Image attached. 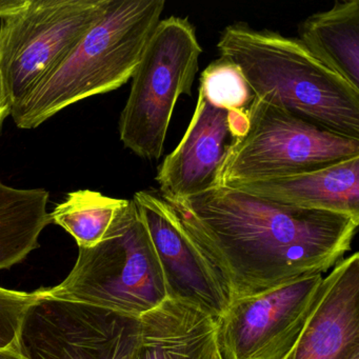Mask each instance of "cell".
Listing matches in <instances>:
<instances>
[{
  "mask_svg": "<svg viewBox=\"0 0 359 359\" xmlns=\"http://www.w3.org/2000/svg\"><path fill=\"white\" fill-rule=\"evenodd\" d=\"M201 53L188 18L170 16L157 25L132 76L119 119L121 140L134 154L161 158L176 102L192 94Z\"/></svg>",
  "mask_w": 359,
  "mask_h": 359,
  "instance_id": "obj_6",
  "label": "cell"
},
{
  "mask_svg": "<svg viewBox=\"0 0 359 359\" xmlns=\"http://www.w3.org/2000/svg\"><path fill=\"white\" fill-rule=\"evenodd\" d=\"M133 201L158 256L168 298L190 302L219 319L232 304L230 293L175 208L151 191L135 193Z\"/></svg>",
  "mask_w": 359,
  "mask_h": 359,
  "instance_id": "obj_10",
  "label": "cell"
},
{
  "mask_svg": "<svg viewBox=\"0 0 359 359\" xmlns=\"http://www.w3.org/2000/svg\"><path fill=\"white\" fill-rule=\"evenodd\" d=\"M356 156L358 140L254 97L245 131L229 144L215 187L295 175Z\"/></svg>",
  "mask_w": 359,
  "mask_h": 359,
  "instance_id": "obj_5",
  "label": "cell"
},
{
  "mask_svg": "<svg viewBox=\"0 0 359 359\" xmlns=\"http://www.w3.org/2000/svg\"><path fill=\"white\" fill-rule=\"evenodd\" d=\"M298 41L359 91V0L309 16L298 27Z\"/></svg>",
  "mask_w": 359,
  "mask_h": 359,
  "instance_id": "obj_15",
  "label": "cell"
},
{
  "mask_svg": "<svg viewBox=\"0 0 359 359\" xmlns=\"http://www.w3.org/2000/svg\"><path fill=\"white\" fill-rule=\"evenodd\" d=\"M165 8V0H109L102 18L66 62L12 109L15 125L35 129L71 104L128 83Z\"/></svg>",
  "mask_w": 359,
  "mask_h": 359,
  "instance_id": "obj_3",
  "label": "cell"
},
{
  "mask_svg": "<svg viewBox=\"0 0 359 359\" xmlns=\"http://www.w3.org/2000/svg\"><path fill=\"white\" fill-rule=\"evenodd\" d=\"M29 0H0V20L15 15L28 5Z\"/></svg>",
  "mask_w": 359,
  "mask_h": 359,
  "instance_id": "obj_20",
  "label": "cell"
},
{
  "mask_svg": "<svg viewBox=\"0 0 359 359\" xmlns=\"http://www.w3.org/2000/svg\"><path fill=\"white\" fill-rule=\"evenodd\" d=\"M214 359H222V355H220L219 351L217 350L216 352L215 358Z\"/></svg>",
  "mask_w": 359,
  "mask_h": 359,
  "instance_id": "obj_23",
  "label": "cell"
},
{
  "mask_svg": "<svg viewBox=\"0 0 359 359\" xmlns=\"http://www.w3.org/2000/svg\"><path fill=\"white\" fill-rule=\"evenodd\" d=\"M229 188L281 205L359 217V156L314 171Z\"/></svg>",
  "mask_w": 359,
  "mask_h": 359,
  "instance_id": "obj_14",
  "label": "cell"
},
{
  "mask_svg": "<svg viewBox=\"0 0 359 359\" xmlns=\"http://www.w3.org/2000/svg\"><path fill=\"white\" fill-rule=\"evenodd\" d=\"M133 359H214L218 319L190 302L168 298L140 317Z\"/></svg>",
  "mask_w": 359,
  "mask_h": 359,
  "instance_id": "obj_13",
  "label": "cell"
},
{
  "mask_svg": "<svg viewBox=\"0 0 359 359\" xmlns=\"http://www.w3.org/2000/svg\"><path fill=\"white\" fill-rule=\"evenodd\" d=\"M353 359H359V356L354 357Z\"/></svg>",
  "mask_w": 359,
  "mask_h": 359,
  "instance_id": "obj_24",
  "label": "cell"
},
{
  "mask_svg": "<svg viewBox=\"0 0 359 359\" xmlns=\"http://www.w3.org/2000/svg\"><path fill=\"white\" fill-rule=\"evenodd\" d=\"M171 205L232 302L327 272L350 251L359 226L356 216L281 205L229 187Z\"/></svg>",
  "mask_w": 359,
  "mask_h": 359,
  "instance_id": "obj_1",
  "label": "cell"
},
{
  "mask_svg": "<svg viewBox=\"0 0 359 359\" xmlns=\"http://www.w3.org/2000/svg\"><path fill=\"white\" fill-rule=\"evenodd\" d=\"M217 49L241 71L254 97L359 140L358 90L298 39L234 24L222 31Z\"/></svg>",
  "mask_w": 359,
  "mask_h": 359,
  "instance_id": "obj_2",
  "label": "cell"
},
{
  "mask_svg": "<svg viewBox=\"0 0 359 359\" xmlns=\"http://www.w3.org/2000/svg\"><path fill=\"white\" fill-rule=\"evenodd\" d=\"M198 91L210 104L230 112L247 110L254 98L241 71L222 57L203 71Z\"/></svg>",
  "mask_w": 359,
  "mask_h": 359,
  "instance_id": "obj_18",
  "label": "cell"
},
{
  "mask_svg": "<svg viewBox=\"0 0 359 359\" xmlns=\"http://www.w3.org/2000/svg\"><path fill=\"white\" fill-rule=\"evenodd\" d=\"M0 359H29L20 348H3L0 350Z\"/></svg>",
  "mask_w": 359,
  "mask_h": 359,
  "instance_id": "obj_22",
  "label": "cell"
},
{
  "mask_svg": "<svg viewBox=\"0 0 359 359\" xmlns=\"http://www.w3.org/2000/svg\"><path fill=\"white\" fill-rule=\"evenodd\" d=\"M48 297L140 318L168 299L165 278L144 217L125 199L102 241L79 248L74 268Z\"/></svg>",
  "mask_w": 359,
  "mask_h": 359,
  "instance_id": "obj_4",
  "label": "cell"
},
{
  "mask_svg": "<svg viewBox=\"0 0 359 359\" xmlns=\"http://www.w3.org/2000/svg\"><path fill=\"white\" fill-rule=\"evenodd\" d=\"M245 125L247 110L230 112L210 104L199 93L184 137L159 167V195L176 203L215 187L226 149Z\"/></svg>",
  "mask_w": 359,
  "mask_h": 359,
  "instance_id": "obj_11",
  "label": "cell"
},
{
  "mask_svg": "<svg viewBox=\"0 0 359 359\" xmlns=\"http://www.w3.org/2000/svg\"><path fill=\"white\" fill-rule=\"evenodd\" d=\"M123 201L96 191H74L50 215L52 222L72 235L79 248L88 249L102 241Z\"/></svg>",
  "mask_w": 359,
  "mask_h": 359,
  "instance_id": "obj_17",
  "label": "cell"
},
{
  "mask_svg": "<svg viewBox=\"0 0 359 359\" xmlns=\"http://www.w3.org/2000/svg\"><path fill=\"white\" fill-rule=\"evenodd\" d=\"M323 280V274L310 275L233 302L218 319L222 359L285 356L312 313Z\"/></svg>",
  "mask_w": 359,
  "mask_h": 359,
  "instance_id": "obj_9",
  "label": "cell"
},
{
  "mask_svg": "<svg viewBox=\"0 0 359 359\" xmlns=\"http://www.w3.org/2000/svg\"><path fill=\"white\" fill-rule=\"evenodd\" d=\"M50 194L43 189H18L0 180V270L10 269L39 248L46 226Z\"/></svg>",
  "mask_w": 359,
  "mask_h": 359,
  "instance_id": "obj_16",
  "label": "cell"
},
{
  "mask_svg": "<svg viewBox=\"0 0 359 359\" xmlns=\"http://www.w3.org/2000/svg\"><path fill=\"white\" fill-rule=\"evenodd\" d=\"M48 297V287L33 292L0 287V350L18 348L20 331L31 306Z\"/></svg>",
  "mask_w": 359,
  "mask_h": 359,
  "instance_id": "obj_19",
  "label": "cell"
},
{
  "mask_svg": "<svg viewBox=\"0 0 359 359\" xmlns=\"http://www.w3.org/2000/svg\"><path fill=\"white\" fill-rule=\"evenodd\" d=\"M140 329L137 317L46 297L27 313L18 348L29 359H133Z\"/></svg>",
  "mask_w": 359,
  "mask_h": 359,
  "instance_id": "obj_8",
  "label": "cell"
},
{
  "mask_svg": "<svg viewBox=\"0 0 359 359\" xmlns=\"http://www.w3.org/2000/svg\"><path fill=\"white\" fill-rule=\"evenodd\" d=\"M12 106L6 92L5 86H4L3 79L0 75V129L3 127L4 121L8 116H11Z\"/></svg>",
  "mask_w": 359,
  "mask_h": 359,
  "instance_id": "obj_21",
  "label": "cell"
},
{
  "mask_svg": "<svg viewBox=\"0 0 359 359\" xmlns=\"http://www.w3.org/2000/svg\"><path fill=\"white\" fill-rule=\"evenodd\" d=\"M109 0H29L0 26V75L12 109L65 62L102 18Z\"/></svg>",
  "mask_w": 359,
  "mask_h": 359,
  "instance_id": "obj_7",
  "label": "cell"
},
{
  "mask_svg": "<svg viewBox=\"0 0 359 359\" xmlns=\"http://www.w3.org/2000/svg\"><path fill=\"white\" fill-rule=\"evenodd\" d=\"M359 356V254L340 260L323 277L320 293L295 344L280 359Z\"/></svg>",
  "mask_w": 359,
  "mask_h": 359,
  "instance_id": "obj_12",
  "label": "cell"
}]
</instances>
